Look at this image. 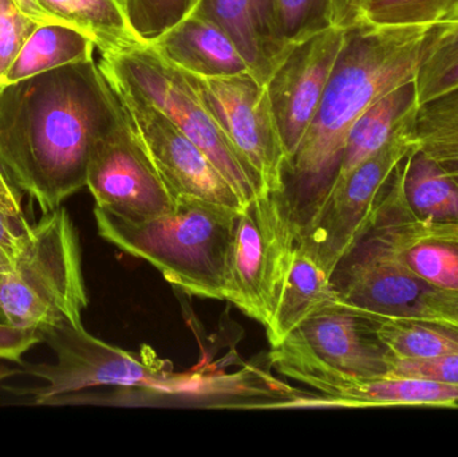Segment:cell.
Here are the masks:
<instances>
[{
    "label": "cell",
    "instance_id": "obj_1",
    "mask_svg": "<svg viewBox=\"0 0 458 457\" xmlns=\"http://www.w3.org/2000/svg\"><path fill=\"white\" fill-rule=\"evenodd\" d=\"M123 113L94 59L0 88V164L43 215L86 187L94 141Z\"/></svg>",
    "mask_w": 458,
    "mask_h": 457
},
{
    "label": "cell",
    "instance_id": "obj_2",
    "mask_svg": "<svg viewBox=\"0 0 458 457\" xmlns=\"http://www.w3.org/2000/svg\"><path fill=\"white\" fill-rule=\"evenodd\" d=\"M435 26L349 29L319 109L285 168V192L310 209L335 179L355 121L393 89L414 82Z\"/></svg>",
    "mask_w": 458,
    "mask_h": 457
},
{
    "label": "cell",
    "instance_id": "obj_3",
    "mask_svg": "<svg viewBox=\"0 0 458 457\" xmlns=\"http://www.w3.org/2000/svg\"><path fill=\"white\" fill-rule=\"evenodd\" d=\"M40 340L55 353V364H24L21 372L45 381L37 388L18 389L35 402L81 394L99 386L142 389L156 396L185 397L220 404L231 392L225 373L174 372L168 360L144 346L139 353L109 345L86 332L83 325L61 324L39 332Z\"/></svg>",
    "mask_w": 458,
    "mask_h": 457
},
{
    "label": "cell",
    "instance_id": "obj_4",
    "mask_svg": "<svg viewBox=\"0 0 458 457\" xmlns=\"http://www.w3.org/2000/svg\"><path fill=\"white\" fill-rule=\"evenodd\" d=\"M239 211L179 199L161 216L131 223L94 209L99 236L147 260L164 278L193 297L227 300L229 250Z\"/></svg>",
    "mask_w": 458,
    "mask_h": 457
},
{
    "label": "cell",
    "instance_id": "obj_5",
    "mask_svg": "<svg viewBox=\"0 0 458 457\" xmlns=\"http://www.w3.org/2000/svg\"><path fill=\"white\" fill-rule=\"evenodd\" d=\"M89 305L80 238L64 207L30 227L13 266L0 276V321L43 332L82 325Z\"/></svg>",
    "mask_w": 458,
    "mask_h": 457
},
{
    "label": "cell",
    "instance_id": "obj_6",
    "mask_svg": "<svg viewBox=\"0 0 458 457\" xmlns=\"http://www.w3.org/2000/svg\"><path fill=\"white\" fill-rule=\"evenodd\" d=\"M102 74L133 89L163 112L215 164L234 192L248 204L268 193L260 174L232 145L184 72L153 46L139 45L102 54Z\"/></svg>",
    "mask_w": 458,
    "mask_h": 457
},
{
    "label": "cell",
    "instance_id": "obj_7",
    "mask_svg": "<svg viewBox=\"0 0 458 457\" xmlns=\"http://www.w3.org/2000/svg\"><path fill=\"white\" fill-rule=\"evenodd\" d=\"M301 220L287 192H268L236 215L229 250L227 302L271 332L301 239Z\"/></svg>",
    "mask_w": 458,
    "mask_h": 457
},
{
    "label": "cell",
    "instance_id": "obj_8",
    "mask_svg": "<svg viewBox=\"0 0 458 457\" xmlns=\"http://www.w3.org/2000/svg\"><path fill=\"white\" fill-rule=\"evenodd\" d=\"M417 110L419 105H413L389 141L344 180L331 184L301 222L299 249L328 275L363 235L382 193L416 148L411 129Z\"/></svg>",
    "mask_w": 458,
    "mask_h": 457
},
{
    "label": "cell",
    "instance_id": "obj_9",
    "mask_svg": "<svg viewBox=\"0 0 458 457\" xmlns=\"http://www.w3.org/2000/svg\"><path fill=\"white\" fill-rule=\"evenodd\" d=\"M86 187L96 201L94 209L126 222H145L174 206L123 107L117 121L91 147Z\"/></svg>",
    "mask_w": 458,
    "mask_h": 457
},
{
    "label": "cell",
    "instance_id": "obj_10",
    "mask_svg": "<svg viewBox=\"0 0 458 457\" xmlns=\"http://www.w3.org/2000/svg\"><path fill=\"white\" fill-rule=\"evenodd\" d=\"M342 302L378 319H417L427 284L414 278L377 204L370 224L331 275Z\"/></svg>",
    "mask_w": 458,
    "mask_h": 457
},
{
    "label": "cell",
    "instance_id": "obj_11",
    "mask_svg": "<svg viewBox=\"0 0 458 457\" xmlns=\"http://www.w3.org/2000/svg\"><path fill=\"white\" fill-rule=\"evenodd\" d=\"M106 80L144 142L174 200L192 199L234 211L244 207L208 156L163 112L133 89L110 78Z\"/></svg>",
    "mask_w": 458,
    "mask_h": 457
},
{
    "label": "cell",
    "instance_id": "obj_12",
    "mask_svg": "<svg viewBox=\"0 0 458 457\" xmlns=\"http://www.w3.org/2000/svg\"><path fill=\"white\" fill-rule=\"evenodd\" d=\"M184 72L229 141L260 174L268 192H284L287 156L266 83L252 74L204 78Z\"/></svg>",
    "mask_w": 458,
    "mask_h": 457
},
{
    "label": "cell",
    "instance_id": "obj_13",
    "mask_svg": "<svg viewBox=\"0 0 458 457\" xmlns=\"http://www.w3.org/2000/svg\"><path fill=\"white\" fill-rule=\"evenodd\" d=\"M269 364L291 380L311 386L320 396L301 397L295 407L458 408V385L419 377L360 378L342 375L282 346L272 348Z\"/></svg>",
    "mask_w": 458,
    "mask_h": 457
},
{
    "label": "cell",
    "instance_id": "obj_14",
    "mask_svg": "<svg viewBox=\"0 0 458 457\" xmlns=\"http://www.w3.org/2000/svg\"><path fill=\"white\" fill-rule=\"evenodd\" d=\"M347 34L349 29L328 26L295 43L267 80V93L287 165L319 109Z\"/></svg>",
    "mask_w": 458,
    "mask_h": 457
},
{
    "label": "cell",
    "instance_id": "obj_15",
    "mask_svg": "<svg viewBox=\"0 0 458 457\" xmlns=\"http://www.w3.org/2000/svg\"><path fill=\"white\" fill-rule=\"evenodd\" d=\"M279 346L350 377L389 375L392 354L377 334V318L341 300L306 319Z\"/></svg>",
    "mask_w": 458,
    "mask_h": 457
},
{
    "label": "cell",
    "instance_id": "obj_16",
    "mask_svg": "<svg viewBox=\"0 0 458 457\" xmlns=\"http://www.w3.org/2000/svg\"><path fill=\"white\" fill-rule=\"evenodd\" d=\"M403 166L382 193L378 208L411 275L429 289L458 292V224L414 214L403 190Z\"/></svg>",
    "mask_w": 458,
    "mask_h": 457
},
{
    "label": "cell",
    "instance_id": "obj_17",
    "mask_svg": "<svg viewBox=\"0 0 458 457\" xmlns=\"http://www.w3.org/2000/svg\"><path fill=\"white\" fill-rule=\"evenodd\" d=\"M195 10L225 30L261 83L291 48L280 34L274 0H198Z\"/></svg>",
    "mask_w": 458,
    "mask_h": 457
},
{
    "label": "cell",
    "instance_id": "obj_18",
    "mask_svg": "<svg viewBox=\"0 0 458 457\" xmlns=\"http://www.w3.org/2000/svg\"><path fill=\"white\" fill-rule=\"evenodd\" d=\"M149 45L174 66L199 77L252 74L225 30L196 10Z\"/></svg>",
    "mask_w": 458,
    "mask_h": 457
},
{
    "label": "cell",
    "instance_id": "obj_19",
    "mask_svg": "<svg viewBox=\"0 0 458 457\" xmlns=\"http://www.w3.org/2000/svg\"><path fill=\"white\" fill-rule=\"evenodd\" d=\"M338 300L341 298L334 289L331 276L314 258L298 247L274 325L271 332L267 333L272 348L279 346L310 317Z\"/></svg>",
    "mask_w": 458,
    "mask_h": 457
},
{
    "label": "cell",
    "instance_id": "obj_20",
    "mask_svg": "<svg viewBox=\"0 0 458 457\" xmlns=\"http://www.w3.org/2000/svg\"><path fill=\"white\" fill-rule=\"evenodd\" d=\"M94 48L97 47L93 40L74 27L64 23L38 24L3 75L0 88L67 64L91 61Z\"/></svg>",
    "mask_w": 458,
    "mask_h": 457
},
{
    "label": "cell",
    "instance_id": "obj_21",
    "mask_svg": "<svg viewBox=\"0 0 458 457\" xmlns=\"http://www.w3.org/2000/svg\"><path fill=\"white\" fill-rule=\"evenodd\" d=\"M413 105H417L413 82L393 89L376 104L371 105L355 121L347 134L341 164L333 184L344 180L360 164L376 155L389 141Z\"/></svg>",
    "mask_w": 458,
    "mask_h": 457
},
{
    "label": "cell",
    "instance_id": "obj_22",
    "mask_svg": "<svg viewBox=\"0 0 458 457\" xmlns=\"http://www.w3.org/2000/svg\"><path fill=\"white\" fill-rule=\"evenodd\" d=\"M59 23L80 30L101 54L144 45L126 18L123 0H39Z\"/></svg>",
    "mask_w": 458,
    "mask_h": 457
},
{
    "label": "cell",
    "instance_id": "obj_23",
    "mask_svg": "<svg viewBox=\"0 0 458 457\" xmlns=\"http://www.w3.org/2000/svg\"><path fill=\"white\" fill-rule=\"evenodd\" d=\"M403 171L406 200L417 216L458 224V185L435 161L414 148Z\"/></svg>",
    "mask_w": 458,
    "mask_h": 457
},
{
    "label": "cell",
    "instance_id": "obj_24",
    "mask_svg": "<svg viewBox=\"0 0 458 457\" xmlns=\"http://www.w3.org/2000/svg\"><path fill=\"white\" fill-rule=\"evenodd\" d=\"M411 139L458 185V89L419 106Z\"/></svg>",
    "mask_w": 458,
    "mask_h": 457
},
{
    "label": "cell",
    "instance_id": "obj_25",
    "mask_svg": "<svg viewBox=\"0 0 458 457\" xmlns=\"http://www.w3.org/2000/svg\"><path fill=\"white\" fill-rule=\"evenodd\" d=\"M377 334L395 359L433 360L458 354V330L422 319H378Z\"/></svg>",
    "mask_w": 458,
    "mask_h": 457
},
{
    "label": "cell",
    "instance_id": "obj_26",
    "mask_svg": "<svg viewBox=\"0 0 458 457\" xmlns=\"http://www.w3.org/2000/svg\"><path fill=\"white\" fill-rule=\"evenodd\" d=\"M413 85L419 106L458 89V34L433 27Z\"/></svg>",
    "mask_w": 458,
    "mask_h": 457
},
{
    "label": "cell",
    "instance_id": "obj_27",
    "mask_svg": "<svg viewBox=\"0 0 458 457\" xmlns=\"http://www.w3.org/2000/svg\"><path fill=\"white\" fill-rule=\"evenodd\" d=\"M458 8V0H365L358 26H437Z\"/></svg>",
    "mask_w": 458,
    "mask_h": 457
},
{
    "label": "cell",
    "instance_id": "obj_28",
    "mask_svg": "<svg viewBox=\"0 0 458 457\" xmlns=\"http://www.w3.org/2000/svg\"><path fill=\"white\" fill-rule=\"evenodd\" d=\"M123 4L134 34L149 45L187 18L198 0H123Z\"/></svg>",
    "mask_w": 458,
    "mask_h": 457
},
{
    "label": "cell",
    "instance_id": "obj_29",
    "mask_svg": "<svg viewBox=\"0 0 458 457\" xmlns=\"http://www.w3.org/2000/svg\"><path fill=\"white\" fill-rule=\"evenodd\" d=\"M277 26L293 46L331 26V0H274Z\"/></svg>",
    "mask_w": 458,
    "mask_h": 457
},
{
    "label": "cell",
    "instance_id": "obj_30",
    "mask_svg": "<svg viewBox=\"0 0 458 457\" xmlns=\"http://www.w3.org/2000/svg\"><path fill=\"white\" fill-rule=\"evenodd\" d=\"M38 24L21 13L13 0H0V80Z\"/></svg>",
    "mask_w": 458,
    "mask_h": 457
},
{
    "label": "cell",
    "instance_id": "obj_31",
    "mask_svg": "<svg viewBox=\"0 0 458 457\" xmlns=\"http://www.w3.org/2000/svg\"><path fill=\"white\" fill-rule=\"evenodd\" d=\"M419 377L458 385V354L433 360L390 359L389 375Z\"/></svg>",
    "mask_w": 458,
    "mask_h": 457
},
{
    "label": "cell",
    "instance_id": "obj_32",
    "mask_svg": "<svg viewBox=\"0 0 458 457\" xmlns=\"http://www.w3.org/2000/svg\"><path fill=\"white\" fill-rule=\"evenodd\" d=\"M31 223L26 217H16L0 208V276L13 266L21 251Z\"/></svg>",
    "mask_w": 458,
    "mask_h": 457
},
{
    "label": "cell",
    "instance_id": "obj_33",
    "mask_svg": "<svg viewBox=\"0 0 458 457\" xmlns=\"http://www.w3.org/2000/svg\"><path fill=\"white\" fill-rule=\"evenodd\" d=\"M458 330V292L430 289L422 298L419 318Z\"/></svg>",
    "mask_w": 458,
    "mask_h": 457
},
{
    "label": "cell",
    "instance_id": "obj_34",
    "mask_svg": "<svg viewBox=\"0 0 458 457\" xmlns=\"http://www.w3.org/2000/svg\"><path fill=\"white\" fill-rule=\"evenodd\" d=\"M40 343L39 333L18 329L0 321V360L3 361L21 364L24 354Z\"/></svg>",
    "mask_w": 458,
    "mask_h": 457
},
{
    "label": "cell",
    "instance_id": "obj_35",
    "mask_svg": "<svg viewBox=\"0 0 458 457\" xmlns=\"http://www.w3.org/2000/svg\"><path fill=\"white\" fill-rule=\"evenodd\" d=\"M363 2L365 0H331V26L342 29L358 26Z\"/></svg>",
    "mask_w": 458,
    "mask_h": 457
},
{
    "label": "cell",
    "instance_id": "obj_36",
    "mask_svg": "<svg viewBox=\"0 0 458 457\" xmlns=\"http://www.w3.org/2000/svg\"><path fill=\"white\" fill-rule=\"evenodd\" d=\"M23 193L13 184L0 164V208L16 217L24 216Z\"/></svg>",
    "mask_w": 458,
    "mask_h": 457
},
{
    "label": "cell",
    "instance_id": "obj_37",
    "mask_svg": "<svg viewBox=\"0 0 458 457\" xmlns=\"http://www.w3.org/2000/svg\"><path fill=\"white\" fill-rule=\"evenodd\" d=\"M13 2L21 10V13L37 23H59L56 19L46 13L45 8L40 5L39 0H13Z\"/></svg>",
    "mask_w": 458,
    "mask_h": 457
},
{
    "label": "cell",
    "instance_id": "obj_38",
    "mask_svg": "<svg viewBox=\"0 0 458 457\" xmlns=\"http://www.w3.org/2000/svg\"><path fill=\"white\" fill-rule=\"evenodd\" d=\"M435 29L441 34H458V8L448 19L435 26Z\"/></svg>",
    "mask_w": 458,
    "mask_h": 457
},
{
    "label": "cell",
    "instance_id": "obj_39",
    "mask_svg": "<svg viewBox=\"0 0 458 457\" xmlns=\"http://www.w3.org/2000/svg\"><path fill=\"white\" fill-rule=\"evenodd\" d=\"M16 370L5 369V368H0V381L5 380L7 377H11Z\"/></svg>",
    "mask_w": 458,
    "mask_h": 457
}]
</instances>
